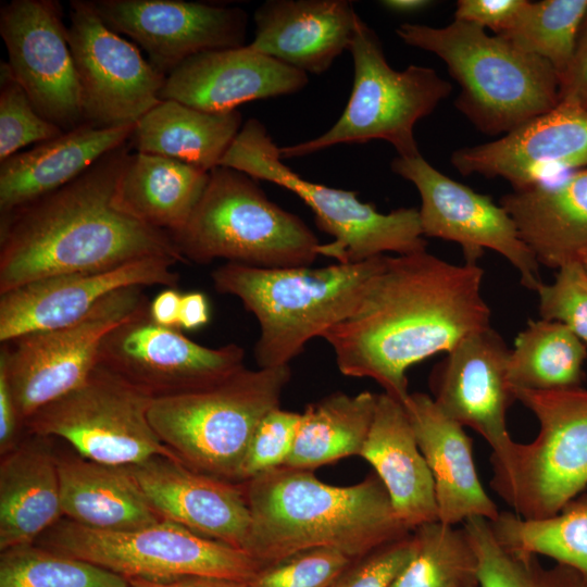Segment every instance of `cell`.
<instances>
[{
    "mask_svg": "<svg viewBox=\"0 0 587 587\" xmlns=\"http://www.w3.org/2000/svg\"><path fill=\"white\" fill-rule=\"evenodd\" d=\"M241 484L251 517L243 550L262 566L315 548L355 560L412 533L375 473L334 486L313 471L280 466Z\"/></svg>",
    "mask_w": 587,
    "mask_h": 587,
    "instance_id": "3957f363",
    "label": "cell"
},
{
    "mask_svg": "<svg viewBox=\"0 0 587 587\" xmlns=\"http://www.w3.org/2000/svg\"><path fill=\"white\" fill-rule=\"evenodd\" d=\"M396 34L446 63L460 86L455 108L482 133L505 135L559 103V76L550 63L476 24L404 23Z\"/></svg>",
    "mask_w": 587,
    "mask_h": 587,
    "instance_id": "5b68a950",
    "label": "cell"
},
{
    "mask_svg": "<svg viewBox=\"0 0 587 587\" xmlns=\"http://www.w3.org/2000/svg\"><path fill=\"white\" fill-rule=\"evenodd\" d=\"M385 255L321 267L263 268L226 262L211 278L218 294L237 297L255 316L258 367H278L289 365L309 340L351 314Z\"/></svg>",
    "mask_w": 587,
    "mask_h": 587,
    "instance_id": "277c9868",
    "label": "cell"
},
{
    "mask_svg": "<svg viewBox=\"0 0 587 587\" xmlns=\"http://www.w3.org/2000/svg\"><path fill=\"white\" fill-rule=\"evenodd\" d=\"M135 124L84 123L0 162V215L71 183L109 152L128 142Z\"/></svg>",
    "mask_w": 587,
    "mask_h": 587,
    "instance_id": "4316f807",
    "label": "cell"
},
{
    "mask_svg": "<svg viewBox=\"0 0 587 587\" xmlns=\"http://www.w3.org/2000/svg\"><path fill=\"white\" fill-rule=\"evenodd\" d=\"M463 528L477 557L479 587H587V576L573 567L545 569L535 554L503 547L484 517L467 519Z\"/></svg>",
    "mask_w": 587,
    "mask_h": 587,
    "instance_id": "74e56055",
    "label": "cell"
},
{
    "mask_svg": "<svg viewBox=\"0 0 587 587\" xmlns=\"http://www.w3.org/2000/svg\"><path fill=\"white\" fill-rule=\"evenodd\" d=\"M382 7L394 13L411 14L422 11L433 4L428 0H385L379 2Z\"/></svg>",
    "mask_w": 587,
    "mask_h": 587,
    "instance_id": "816d5d0a",
    "label": "cell"
},
{
    "mask_svg": "<svg viewBox=\"0 0 587 587\" xmlns=\"http://www.w3.org/2000/svg\"><path fill=\"white\" fill-rule=\"evenodd\" d=\"M514 394L536 416L539 432L529 444L515 442L490 487L519 516L549 517L587 487V389Z\"/></svg>",
    "mask_w": 587,
    "mask_h": 587,
    "instance_id": "8fae6325",
    "label": "cell"
},
{
    "mask_svg": "<svg viewBox=\"0 0 587 587\" xmlns=\"http://www.w3.org/2000/svg\"><path fill=\"white\" fill-rule=\"evenodd\" d=\"M450 162L462 175L501 177L513 190L587 168V109L558 103L494 141L453 151Z\"/></svg>",
    "mask_w": 587,
    "mask_h": 587,
    "instance_id": "44dd1931",
    "label": "cell"
},
{
    "mask_svg": "<svg viewBox=\"0 0 587 587\" xmlns=\"http://www.w3.org/2000/svg\"><path fill=\"white\" fill-rule=\"evenodd\" d=\"M239 111L212 113L161 100L136 123L132 150L174 159L205 172L220 165L241 128Z\"/></svg>",
    "mask_w": 587,
    "mask_h": 587,
    "instance_id": "1f68e13d",
    "label": "cell"
},
{
    "mask_svg": "<svg viewBox=\"0 0 587 587\" xmlns=\"http://www.w3.org/2000/svg\"><path fill=\"white\" fill-rule=\"evenodd\" d=\"M24 428L11 386L3 367L0 366V452L8 453L21 440Z\"/></svg>",
    "mask_w": 587,
    "mask_h": 587,
    "instance_id": "7dc6e473",
    "label": "cell"
},
{
    "mask_svg": "<svg viewBox=\"0 0 587 587\" xmlns=\"http://www.w3.org/2000/svg\"><path fill=\"white\" fill-rule=\"evenodd\" d=\"M510 351L489 326L447 352L429 378L432 398L440 410L489 444L494 472L508 465L516 442L507 428V411L516 400L509 380Z\"/></svg>",
    "mask_w": 587,
    "mask_h": 587,
    "instance_id": "ac0fdd59",
    "label": "cell"
},
{
    "mask_svg": "<svg viewBox=\"0 0 587 587\" xmlns=\"http://www.w3.org/2000/svg\"><path fill=\"white\" fill-rule=\"evenodd\" d=\"M0 587H128V579L34 542L1 551Z\"/></svg>",
    "mask_w": 587,
    "mask_h": 587,
    "instance_id": "f35d334b",
    "label": "cell"
},
{
    "mask_svg": "<svg viewBox=\"0 0 587 587\" xmlns=\"http://www.w3.org/2000/svg\"><path fill=\"white\" fill-rule=\"evenodd\" d=\"M527 0H459L454 20L490 28L499 35L513 22Z\"/></svg>",
    "mask_w": 587,
    "mask_h": 587,
    "instance_id": "f6af8a7d",
    "label": "cell"
},
{
    "mask_svg": "<svg viewBox=\"0 0 587 587\" xmlns=\"http://www.w3.org/2000/svg\"><path fill=\"white\" fill-rule=\"evenodd\" d=\"M413 553L411 533L353 560L329 587H390Z\"/></svg>",
    "mask_w": 587,
    "mask_h": 587,
    "instance_id": "ee69618b",
    "label": "cell"
},
{
    "mask_svg": "<svg viewBox=\"0 0 587 587\" xmlns=\"http://www.w3.org/2000/svg\"><path fill=\"white\" fill-rule=\"evenodd\" d=\"M180 300L182 294L176 289L162 290L150 301V317L161 326L179 328Z\"/></svg>",
    "mask_w": 587,
    "mask_h": 587,
    "instance_id": "c3c4849f",
    "label": "cell"
},
{
    "mask_svg": "<svg viewBox=\"0 0 587 587\" xmlns=\"http://www.w3.org/2000/svg\"><path fill=\"white\" fill-rule=\"evenodd\" d=\"M151 400L97 365L80 386L28 417L24 428L60 438L83 458L108 465L130 466L157 455L179 460L149 422Z\"/></svg>",
    "mask_w": 587,
    "mask_h": 587,
    "instance_id": "7c38bea8",
    "label": "cell"
},
{
    "mask_svg": "<svg viewBox=\"0 0 587 587\" xmlns=\"http://www.w3.org/2000/svg\"><path fill=\"white\" fill-rule=\"evenodd\" d=\"M70 8L67 41L84 123L99 127L135 124L161 101L166 76L105 25L92 1L73 0Z\"/></svg>",
    "mask_w": 587,
    "mask_h": 587,
    "instance_id": "5bb4252c",
    "label": "cell"
},
{
    "mask_svg": "<svg viewBox=\"0 0 587 587\" xmlns=\"http://www.w3.org/2000/svg\"><path fill=\"white\" fill-rule=\"evenodd\" d=\"M587 15V0L529 2L498 36L546 60L559 78L566 71Z\"/></svg>",
    "mask_w": 587,
    "mask_h": 587,
    "instance_id": "8d00e7d4",
    "label": "cell"
},
{
    "mask_svg": "<svg viewBox=\"0 0 587 587\" xmlns=\"http://www.w3.org/2000/svg\"><path fill=\"white\" fill-rule=\"evenodd\" d=\"M63 517L101 530L160 522L128 466L98 463L75 451L57 453Z\"/></svg>",
    "mask_w": 587,
    "mask_h": 587,
    "instance_id": "f546056e",
    "label": "cell"
},
{
    "mask_svg": "<svg viewBox=\"0 0 587 587\" xmlns=\"http://www.w3.org/2000/svg\"><path fill=\"white\" fill-rule=\"evenodd\" d=\"M105 25L136 41L167 76L188 58L243 46L247 13L237 7L182 0H96Z\"/></svg>",
    "mask_w": 587,
    "mask_h": 587,
    "instance_id": "d6986e66",
    "label": "cell"
},
{
    "mask_svg": "<svg viewBox=\"0 0 587 587\" xmlns=\"http://www.w3.org/2000/svg\"><path fill=\"white\" fill-rule=\"evenodd\" d=\"M187 262L216 259L263 267L309 266L322 243L307 224L272 202L257 180L218 165L182 229L171 235Z\"/></svg>",
    "mask_w": 587,
    "mask_h": 587,
    "instance_id": "52a82bcc",
    "label": "cell"
},
{
    "mask_svg": "<svg viewBox=\"0 0 587 587\" xmlns=\"http://www.w3.org/2000/svg\"><path fill=\"white\" fill-rule=\"evenodd\" d=\"M0 463V549L34 544L63 517L52 437L27 433Z\"/></svg>",
    "mask_w": 587,
    "mask_h": 587,
    "instance_id": "f1b7e54d",
    "label": "cell"
},
{
    "mask_svg": "<svg viewBox=\"0 0 587 587\" xmlns=\"http://www.w3.org/2000/svg\"><path fill=\"white\" fill-rule=\"evenodd\" d=\"M0 34L11 73L37 112L64 132L84 124L61 3L12 0L0 9Z\"/></svg>",
    "mask_w": 587,
    "mask_h": 587,
    "instance_id": "e0dca14e",
    "label": "cell"
},
{
    "mask_svg": "<svg viewBox=\"0 0 587 587\" xmlns=\"http://www.w3.org/2000/svg\"><path fill=\"white\" fill-rule=\"evenodd\" d=\"M536 292L540 319L562 323L587 345V272L582 262L561 266L553 282Z\"/></svg>",
    "mask_w": 587,
    "mask_h": 587,
    "instance_id": "b9f144b4",
    "label": "cell"
},
{
    "mask_svg": "<svg viewBox=\"0 0 587 587\" xmlns=\"http://www.w3.org/2000/svg\"><path fill=\"white\" fill-rule=\"evenodd\" d=\"M290 378L289 365L242 366L201 388L152 399L148 419L185 465L238 483L250 440L261 420L279 408Z\"/></svg>",
    "mask_w": 587,
    "mask_h": 587,
    "instance_id": "8992f818",
    "label": "cell"
},
{
    "mask_svg": "<svg viewBox=\"0 0 587 587\" xmlns=\"http://www.w3.org/2000/svg\"><path fill=\"white\" fill-rule=\"evenodd\" d=\"M237 344L209 348L180 328L164 327L149 309L112 329L103 339L98 365L152 399L191 391L245 366Z\"/></svg>",
    "mask_w": 587,
    "mask_h": 587,
    "instance_id": "2e32d148",
    "label": "cell"
},
{
    "mask_svg": "<svg viewBox=\"0 0 587 587\" xmlns=\"http://www.w3.org/2000/svg\"><path fill=\"white\" fill-rule=\"evenodd\" d=\"M300 419L301 413L276 408L261 420L240 466L238 483L286 464L295 445Z\"/></svg>",
    "mask_w": 587,
    "mask_h": 587,
    "instance_id": "7bdbcfd3",
    "label": "cell"
},
{
    "mask_svg": "<svg viewBox=\"0 0 587 587\" xmlns=\"http://www.w3.org/2000/svg\"><path fill=\"white\" fill-rule=\"evenodd\" d=\"M128 587H249V585L248 582L221 577L185 576L165 582L132 579L128 580Z\"/></svg>",
    "mask_w": 587,
    "mask_h": 587,
    "instance_id": "f907efd6",
    "label": "cell"
},
{
    "mask_svg": "<svg viewBox=\"0 0 587 587\" xmlns=\"http://www.w3.org/2000/svg\"><path fill=\"white\" fill-rule=\"evenodd\" d=\"M539 265L559 270L587 251V168L500 198Z\"/></svg>",
    "mask_w": 587,
    "mask_h": 587,
    "instance_id": "484cf974",
    "label": "cell"
},
{
    "mask_svg": "<svg viewBox=\"0 0 587 587\" xmlns=\"http://www.w3.org/2000/svg\"><path fill=\"white\" fill-rule=\"evenodd\" d=\"M349 51L353 60V85L342 114L324 134L280 147L282 159L374 139L391 143L398 157L421 154L414 126L450 95L452 85L432 67L412 64L403 71L394 70L386 61L375 32L361 17Z\"/></svg>",
    "mask_w": 587,
    "mask_h": 587,
    "instance_id": "9c48e42d",
    "label": "cell"
},
{
    "mask_svg": "<svg viewBox=\"0 0 587 587\" xmlns=\"http://www.w3.org/2000/svg\"><path fill=\"white\" fill-rule=\"evenodd\" d=\"M128 467L162 520L243 550L251 517L241 483L203 474L163 455Z\"/></svg>",
    "mask_w": 587,
    "mask_h": 587,
    "instance_id": "7402d4cb",
    "label": "cell"
},
{
    "mask_svg": "<svg viewBox=\"0 0 587 587\" xmlns=\"http://www.w3.org/2000/svg\"><path fill=\"white\" fill-rule=\"evenodd\" d=\"M130 151L128 140L65 186L0 215V294L146 258L186 262L167 232L117 207V182Z\"/></svg>",
    "mask_w": 587,
    "mask_h": 587,
    "instance_id": "7a4b0ae2",
    "label": "cell"
},
{
    "mask_svg": "<svg viewBox=\"0 0 587 587\" xmlns=\"http://www.w3.org/2000/svg\"><path fill=\"white\" fill-rule=\"evenodd\" d=\"M210 309L208 299L200 291L182 295L179 309V328L196 329L209 322Z\"/></svg>",
    "mask_w": 587,
    "mask_h": 587,
    "instance_id": "681fc988",
    "label": "cell"
},
{
    "mask_svg": "<svg viewBox=\"0 0 587 587\" xmlns=\"http://www.w3.org/2000/svg\"><path fill=\"white\" fill-rule=\"evenodd\" d=\"M308 82L304 72L248 45L188 58L166 76L160 99L226 113L245 102L295 93Z\"/></svg>",
    "mask_w": 587,
    "mask_h": 587,
    "instance_id": "603a6c76",
    "label": "cell"
},
{
    "mask_svg": "<svg viewBox=\"0 0 587 587\" xmlns=\"http://www.w3.org/2000/svg\"><path fill=\"white\" fill-rule=\"evenodd\" d=\"M175 263L167 258H146L104 271L47 277L0 294V342L76 323L123 288H174L179 280L172 270Z\"/></svg>",
    "mask_w": 587,
    "mask_h": 587,
    "instance_id": "ffe728a7",
    "label": "cell"
},
{
    "mask_svg": "<svg viewBox=\"0 0 587 587\" xmlns=\"http://www.w3.org/2000/svg\"><path fill=\"white\" fill-rule=\"evenodd\" d=\"M142 287L116 290L71 325L23 335L1 344L4 369L24 422L80 386L98 365L104 337L149 309Z\"/></svg>",
    "mask_w": 587,
    "mask_h": 587,
    "instance_id": "4fadbf2b",
    "label": "cell"
},
{
    "mask_svg": "<svg viewBox=\"0 0 587 587\" xmlns=\"http://www.w3.org/2000/svg\"><path fill=\"white\" fill-rule=\"evenodd\" d=\"M402 405L433 475L438 520L449 525L471 517L496 520L500 511L479 480L463 426L427 394H409Z\"/></svg>",
    "mask_w": 587,
    "mask_h": 587,
    "instance_id": "d4e9b609",
    "label": "cell"
},
{
    "mask_svg": "<svg viewBox=\"0 0 587 587\" xmlns=\"http://www.w3.org/2000/svg\"><path fill=\"white\" fill-rule=\"evenodd\" d=\"M390 167L419 190L424 237L458 243L464 263L473 265L478 264L486 249L496 251L515 267L524 287L537 291L544 284L539 264L521 239L513 220L489 196L440 173L421 154L397 157Z\"/></svg>",
    "mask_w": 587,
    "mask_h": 587,
    "instance_id": "9a60e30c",
    "label": "cell"
},
{
    "mask_svg": "<svg viewBox=\"0 0 587 587\" xmlns=\"http://www.w3.org/2000/svg\"><path fill=\"white\" fill-rule=\"evenodd\" d=\"M359 18L346 0H270L254 12L249 47L319 75L349 50Z\"/></svg>",
    "mask_w": 587,
    "mask_h": 587,
    "instance_id": "cb8c5ba5",
    "label": "cell"
},
{
    "mask_svg": "<svg viewBox=\"0 0 587 587\" xmlns=\"http://www.w3.org/2000/svg\"><path fill=\"white\" fill-rule=\"evenodd\" d=\"M412 535L413 557L390 587H479L477 557L463 527L437 520Z\"/></svg>",
    "mask_w": 587,
    "mask_h": 587,
    "instance_id": "d590c367",
    "label": "cell"
},
{
    "mask_svg": "<svg viewBox=\"0 0 587 587\" xmlns=\"http://www.w3.org/2000/svg\"><path fill=\"white\" fill-rule=\"evenodd\" d=\"M353 559L329 548L309 549L262 566L249 587H329Z\"/></svg>",
    "mask_w": 587,
    "mask_h": 587,
    "instance_id": "60d3db41",
    "label": "cell"
},
{
    "mask_svg": "<svg viewBox=\"0 0 587 587\" xmlns=\"http://www.w3.org/2000/svg\"><path fill=\"white\" fill-rule=\"evenodd\" d=\"M483 277L478 264H453L426 250L385 255L355 309L322 338L341 374L371 378L402 403L412 365L490 326Z\"/></svg>",
    "mask_w": 587,
    "mask_h": 587,
    "instance_id": "6da1fadb",
    "label": "cell"
},
{
    "mask_svg": "<svg viewBox=\"0 0 587 587\" xmlns=\"http://www.w3.org/2000/svg\"><path fill=\"white\" fill-rule=\"evenodd\" d=\"M490 526L496 539L507 549L547 555L587 576L586 494L566 503L552 516L528 520L504 511L490 522Z\"/></svg>",
    "mask_w": 587,
    "mask_h": 587,
    "instance_id": "e575fe53",
    "label": "cell"
},
{
    "mask_svg": "<svg viewBox=\"0 0 587 587\" xmlns=\"http://www.w3.org/2000/svg\"><path fill=\"white\" fill-rule=\"evenodd\" d=\"M59 126L43 118L11 73L7 62L0 66V162L30 143L62 135Z\"/></svg>",
    "mask_w": 587,
    "mask_h": 587,
    "instance_id": "ab89813d",
    "label": "cell"
},
{
    "mask_svg": "<svg viewBox=\"0 0 587 587\" xmlns=\"http://www.w3.org/2000/svg\"><path fill=\"white\" fill-rule=\"evenodd\" d=\"M382 480L398 519L411 530L438 520L435 484L401 402L377 395L360 455Z\"/></svg>",
    "mask_w": 587,
    "mask_h": 587,
    "instance_id": "83f0119b",
    "label": "cell"
},
{
    "mask_svg": "<svg viewBox=\"0 0 587 587\" xmlns=\"http://www.w3.org/2000/svg\"><path fill=\"white\" fill-rule=\"evenodd\" d=\"M579 261L582 262V264L584 265L586 272H587V251L584 252L580 257H579Z\"/></svg>",
    "mask_w": 587,
    "mask_h": 587,
    "instance_id": "f5cc1de1",
    "label": "cell"
},
{
    "mask_svg": "<svg viewBox=\"0 0 587 587\" xmlns=\"http://www.w3.org/2000/svg\"><path fill=\"white\" fill-rule=\"evenodd\" d=\"M559 103L587 109V15L566 71L559 78Z\"/></svg>",
    "mask_w": 587,
    "mask_h": 587,
    "instance_id": "bcb514c9",
    "label": "cell"
},
{
    "mask_svg": "<svg viewBox=\"0 0 587 587\" xmlns=\"http://www.w3.org/2000/svg\"><path fill=\"white\" fill-rule=\"evenodd\" d=\"M209 180L193 165L142 152L129 153L115 193L117 207L170 235L184 227Z\"/></svg>",
    "mask_w": 587,
    "mask_h": 587,
    "instance_id": "4dcf8cb0",
    "label": "cell"
},
{
    "mask_svg": "<svg viewBox=\"0 0 587 587\" xmlns=\"http://www.w3.org/2000/svg\"><path fill=\"white\" fill-rule=\"evenodd\" d=\"M377 395L333 392L309 404L301 419L292 451L284 466L310 470L360 455L370 432Z\"/></svg>",
    "mask_w": 587,
    "mask_h": 587,
    "instance_id": "d6a6232c",
    "label": "cell"
},
{
    "mask_svg": "<svg viewBox=\"0 0 587 587\" xmlns=\"http://www.w3.org/2000/svg\"><path fill=\"white\" fill-rule=\"evenodd\" d=\"M220 165L296 193L313 211L317 227L334 238L322 243L321 255L339 263H359L386 252L400 255L426 250L417 209L380 213L373 204L361 202L353 191L304 179L283 162L279 147L257 118L241 126Z\"/></svg>",
    "mask_w": 587,
    "mask_h": 587,
    "instance_id": "ba28073f",
    "label": "cell"
},
{
    "mask_svg": "<svg viewBox=\"0 0 587 587\" xmlns=\"http://www.w3.org/2000/svg\"><path fill=\"white\" fill-rule=\"evenodd\" d=\"M586 359V344L565 325L530 320L510 351L509 380L513 390L582 387Z\"/></svg>",
    "mask_w": 587,
    "mask_h": 587,
    "instance_id": "836d02e7",
    "label": "cell"
},
{
    "mask_svg": "<svg viewBox=\"0 0 587 587\" xmlns=\"http://www.w3.org/2000/svg\"><path fill=\"white\" fill-rule=\"evenodd\" d=\"M35 544L128 580L211 576L249 582L262 567L247 551L166 520L133 529L101 530L62 517Z\"/></svg>",
    "mask_w": 587,
    "mask_h": 587,
    "instance_id": "30bf717a",
    "label": "cell"
}]
</instances>
